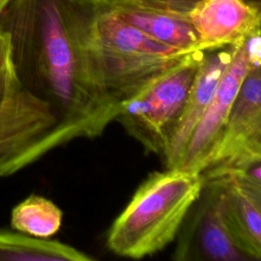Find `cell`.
<instances>
[{
    "label": "cell",
    "mask_w": 261,
    "mask_h": 261,
    "mask_svg": "<svg viewBox=\"0 0 261 261\" xmlns=\"http://www.w3.org/2000/svg\"><path fill=\"white\" fill-rule=\"evenodd\" d=\"M198 51L230 46L260 29V8L244 0H204L189 13Z\"/></svg>",
    "instance_id": "cell-10"
},
{
    "label": "cell",
    "mask_w": 261,
    "mask_h": 261,
    "mask_svg": "<svg viewBox=\"0 0 261 261\" xmlns=\"http://www.w3.org/2000/svg\"><path fill=\"white\" fill-rule=\"evenodd\" d=\"M9 2V0H0V14H1V12L3 11V9H4V7L6 6V4Z\"/></svg>",
    "instance_id": "cell-18"
},
{
    "label": "cell",
    "mask_w": 261,
    "mask_h": 261,
    "mask_svg": "<svg viewBox=\"0 0 261 261\" xmlns=\"http://www.w3.org/2000/svg\"><path fill=\"white\" fill-rule=\"evenodd\" d=\"M142 6L162 10L165 12L189 15L204 0H130Z\"/></svg>",
    "instance_id": "cell-15"
},
{
    "label": "cell",
    "mask_w": 261,
    "mask_h": 261,
    "mask_svg": "<svg viewBox=\"0 0 261 261\" xmlns=\"http://www.w3.org/2000/svg\"><path fill=\"white\" fill-rule=\"evenodd\" d=\"M191 211L189 223L185 221L177 234L178 243L173 258L176 260H248L234 245L222 220L218 198L212 185L205 181L203 191Z\"/></svg>",
    "instance_id": "cell-9"
},
{
    "label": "cell",
    "mask_w": 261,
    "mask_h": 261,
    "mask_svg": "<svg viewBox=\"0 0 261 261\" xmlns=\"http://www.w3.org/2000/svg\"><path fill=\"white\" fill-rule=\"evenodd\" d=\"M185 55L120 19L109 4L97 20L96 60L110 93L119 103Z\"/></svg>",
    "instance_id": "cell-4"
},
{
    "label": "cell",
    "mask_w": 261,
    "mask_h": 261,
    "mask_svg": "<svg viewBox=\"0 0 261 261\" xmlns=\"http://www.w3.org/2000/svg\"><path fill=\"white\" fill-rule=\"evenodd\" d=\"M213 186L222 220L248 260L261 259V175L250 167L205 180Z\"/></svg>",
    "instance_id": "cell-7"
},
{
    "label": "cell",
    "mask_w": 261,
    "mask_h": 261,
    "mask_svg": "<svg viewBox=\"0 0 261 261\" xmlns=\"http://www.w3.org/2000/svg\"><path fill=\"white\" fill-rule=\"evenodd\" d=\"M94 258L67 244L22 232L0 230V261H89Z\"/></svg>",
    "instance_id": "cell-13"
},
{
    "label": "cell",
    "mask_w": 261,
    "mask_h": 261,
    "mask_svg": "<svg viewBox=\"0 0 261 261\" xmlns=\"http://www.w3.org/2000/svg\"><path fill=\"white\" fill-rule=\"evenodd\" d=\"M261 162V66H250L218 141L204 167L205 180Z\"/></svg>",
    "instance_id": "cell-6"
},
{
    "label": "cell",
    "mask_w": 261,
    "mask_h": 261,
    "mask_svg": "<svg viewBox=\"0 0 261 261\" xmlns=\"http://www.w3.org/2000/svg\"><path fill=\"white\" fill-rule=\"evenodd\" d=\"M204 186L200 172L166 168L150 173L112 222L107 248L130 259L161 251L179 233Z\"/></svg>",
    "instance_id": "cell-2"
},
{
    "label": "cell",
    "mask_w": 261,
    "mask_h": 261,
    "mask_svg": "<svg viewBox=\"0 0 261 261\" xmlns=\"http://www.w3.org/2000/svg\"><path fill=\"white\" fill-rule=\"evenodd\" d=\"M246 3H248L251 6L260 8V4H261V0H244Z\"/></svg>",
    "instance_id": "cell-17"
},
{
    "label": "cell",
    "mask_w": 261,
    "mask_h": 261,
    "mask_svg": "<svg viewBox=\"0 0 261 261\" xmlns=\"http://www.w3.org/2000/svg\"><path fill=\"white\" fill-rule=\"evenodd\" d=\"M71 142L54 106L20 79L14 60L0 88V176H8Z\"/></svg>",
    "instance_id": "cell-3"
},
{
    "label": "cell",
    "mask_w": 261,
    "mask_h": 261,
    "mask_svg": "<svg viewBox=\"0 0 261 261\" xmlns=\"http://www.w3.org/2000/svg\"><path fill=\"white\" fill-rule=\"evenodd\" d=\"M109 0H9L0 31L11 39L15 65L34 69L42 97L71 140L101 136L120 103L95 56L96 24Z\"/></svg>",
    "instance_id": "cell-1"
},
{
    "label": "cell",
    "mask_w": 261,
    "mask_h": 261,
    "mask_svg": "<svg viewBox=\"0 0 261 261\" xmlns=\"http://www.w3.org/2000/svg\"><path fill=\"white\" fill-rule=\"evenodd\" d=\"M13 62V52L10 36L7 32L0 31V86L8 66Z\"/></svg>",
    "instance_id": "cell-16"
},
{
    "label": "cell",
    "mask_w": 261,
    "mask_h": 261,
    "mask_svg": "<svg viewBox=\"0 0 261 261\" xmlns=\"http://www.w3.org/2000/svg\"><path fill=\"white\" fill-rule=\"evenodd\" d=\"M244 39L234 44L232 57L193 130L177 168L200 173L204 169L250 68Z\"/></svg>",
    "instance_id": "cell-8"
},
{
    "label": "cell",
    "mask_w": 261,
    "mask_h": 261,
    "mask_svg": "<svg viewBox=\"0 0 261 261\" xmlns=\"http://www.w3.org/2000/svg\"><path fill=\"white\" fill-rule=\"evenodd\" d=\"M109 5L120 19L152 39L182 53L198 51V37L189 15L145 7L130 0H109Z\"/></svg>",
    "instance_id": "cell-12"
},
{
    "label": "cell",
    "mask_w": 261,
    "mask_h": 261,
    "mask_svg": "<svg viewBox=\"0 0 261 261\" xmlns=\"http://www.w3.org/2000/svg\"><path fill=\"white\" fill-rule=\"evenodd\" d=\"M233 49L234 44L203 51L184 111L168 148L162 157L166 168H177L193 130L205 111L220 76L232 57Z\"/></svg>",
    "instance_id": "cell-11"
},
{
    "label": "cell",
    "mask_w": 261,
    "mask_h": 261,
    "mask_svg": "<svg viewBox=\"0 0 261 261\" xmlns=\"http://www.w3.org/2000/svg\"><path fill=\"white\" fill-rule=\"evenodd\" d=\"M0 88H1V86H0Z\"/></svg>",
    "instance_id": "cell-19"
},
{
    "label": "cell",
    "mask_w": 261,
    "mask_h": 261,
    "mask_svg": "<svg viewBox=\"0 0 261 261\" xmlns=\"http://www.w3.org/2000/svg\"><path fill=\"white\" fill-rule=\"evenodd\" d=\"M62 217V210L52 201L31 195L12 209L10 223L19 232L49 239L59 230Z\"/></svg>",
    "instance_id": "cell-14"
},
{
    "label": "cell",
    "mask_w": 261,
    "mask_h": 261,
    "mask_svg": "<svg viewBox=\"0 0 261 261\" xmlns=\"http://www.w3.org/2000/svg\"><path fill=\"white\" fill-rule=\"evenodd\" d=\"M203 52L185 55L127 99L115 118L146 152L161 158L175 132Z\"/></svg>",
    "instance_id": "cell-5"
}]
</instances>
